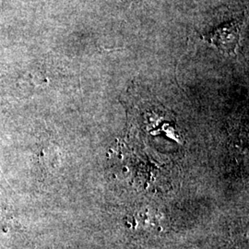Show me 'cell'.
<instances>
[{
  "label": "cell",
  "mask_w": 249,
  "mask_h": 249,
  "mask_svg": "<svg viewBox=\"0 0 249 249\" xmlns=\"http://www.w3.org/2000/svg\"><path fill=\"white\" fill-rule=\"evenodd\" d=\"M240 22L234 19L229 23H225L221 27L203 36V39L216 45L224 53H235L240 37Z\"/></svg>",
  "instance_id": "obj_1"
}]
</instances>
